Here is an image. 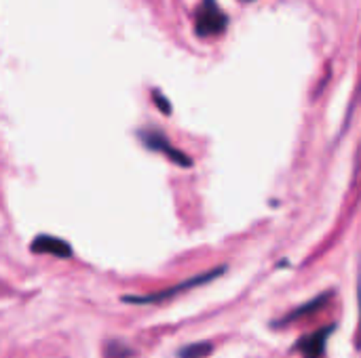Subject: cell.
Segmentation results:
<instances>
[{"instance_id": "obj_5", "label": "cell", "mask_w": 361, "mask_h": 358, "mask_svg": "<svg viewBox=\"0 0 361 358\" xmlns=\"http://www.w3.org/2000/svg\"><path fill=\"white\" fill-rule=\"evenodd\" d=\"M30 249H32L34 253H40V255H55V257H59V260L72 257V247H70L63 238H57V236L40 234L38 238H34V243L30 245Z\"/></svg>"}, {"instance_id": "obj_2", "label": "cell", "mask_w": 361, "mask_h": 358, "mask_svg": "<svg viewBox=\"0 0 361 358\" xmlns=\"http://www.w3.org/2000/svg\"><path fill=\"white\" fill-rule=\"evenodd\" d=\"M226 25H228V17L218 6V2L216 0H203L201 6L197 8V15H195L197 34L201 38L218 36V34H224Z\"/></svg>"}, {"instance_id": "obj_7", "label": "cell", "mask_w": 361, "mask_h": 358, "mask_svg": "<svg viewBox=\"0 0 361 358\" xmlns=\"http://www.w3.org/2000/svg\"><path fill=\"white\" fill-rule=\"evenodd\" d=\"M214 350V344L209 342H195L178 350V358H207Z\"/></svg>"}, {"instance_id": "obj_1", "label": "cell", "mask_w": 361, "mask_h": 358, "mask_svg": "<svg viewBox=\"0 0 361 358\" xmlns=\"http://www.w3.org/2000/svg\"><path fill=\"white\" fill-rule=\"evenodd\" d=\"M224 270H226V268H224V266H220V268H214V270H209V272H201V274H197V276H192V279H186V281H182V283L173 285V287H165V289L154 291V293H148V295H125V298H123V302H127V304H135V306H152V304H161V302L173 300L176 295H180V293H184V291H190V289H195V287H201V285H207V283L216 281L218 276H222V274H224Z\"/></svg>"}, {"instance_id": "obj_8", "label": "cell", "mask_w": 361, "mask_h": 358, "mask_svg": "<svg viewBox=\"0 0 361 358\" xmlns=\"http://www.w3.org/2000/svg\"><path fill=\"white\" fill-rule=\"evenodd\" d=\"M133 357V350L121 342V340H110L106 344V358H131Z\"/></svg>"}, {"instance_id": "obj_9", "label": "cell", "mask_w": 361, "mask_h": 358, "mask_svg": "<svg viewBox=\"0 0 361 358\" xmlns=\"http://www.w3.org/2000/svg\"><path fill=\"white\" fill-rule=\"evenodd\" d=\"M152 99H154V103H157V108L163 112V114H171V103L163 97V93L161 91H152Z\"/></svg>"}, {"instance_id": "obj_6", "label": "cell", "mask_w": 361, "mask_h": 358, "mask_svg": "<svg viewBox=\"0 0 361 358\" xmlns=\"http://www.w3.org/2000/svg\"><path fill=\"white\" fill-rule=\"evenodd\" d=\"M330 300H332V291H328V293H324V295H317L315 300H311V302H307V304L298 306L296 310H292L290 314H286L281 321H277V323H275V327L296 323V321H298V319H302V317H311L313 312H317V310L326 308V304H328Z\"/></svg>"}, {"instance_id": "obj_3", "label": "cell", "mask_w": 361, "mask_h": 358, "mask_svg": "<svg viewBox=\"0 0 361 358\" xmlns=\"http://www.w3.org/2000/svg\"><path fill=\"white\" fill-rule=\"evenodd\" d=\"M137 135H140L142 143H144L148 150H152V152H161V154H163L165 158H169L173 165L184 167V169L192 167L190 156H188L186 152H182L180 148H176L163 131H159V129H142Z\"/></svg>"}, {"instance_id": "obj_4", "label": "cell", "mask_w": 361, "mask_h": 358, "mask_svg": "<svg viewBox=\"0 0 361 358\" xmlns=\"http://www.w3.org/2000/svg\"><path fill=\"white\" fill-rule=\"evenodd\" d=\"M334 325H326V327H319L315 329L313 333H307L302 335L298 342H296V350L302 354V358H324L326 354V346H328V340L330 335L334 333Z\"/></svg>"}, {"instance_id": "obj_10", "label": "cell", "mask_w": 361, "mask_h": 358, "mask_svg": "<svg viewBox=\"0 0 361 358\" xmlns=\"http://www.w3.org/2000/svg\"><path fill=\"white\" fill-rule=\"evenodd\" d=\"M357 298H360V331H357V346L361 348V276L360 285H357Z\"/></svg>"}]
</instances>
